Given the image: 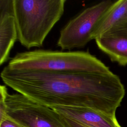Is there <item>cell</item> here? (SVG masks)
I'll return each mask as SVG.
<instances>
[{"label": "cell", "instance_id": "cell-5", "mask_svg": "<svg viewBox=\"0 0 127 127\" xmlns=\"http://www.w3.org/2000/svg\"><path fill=\"white\" fill-rule=\"evenodd\" d=\"M114 0L102 1L84 9L61 30L57 46L62 50L84 47L93 40V32L102 17Z\"/></svg>", "mask_w": 127, "mask_h": 127}, {"label": "cell", "instance_id": "cell-10", "mask_svg": "<svg viewBox=\"0 0 127 127\" xmlns=\"http://www.w3.org/2000/svg\"><path fill=\"white\" fill-rule=\"evenodd\" d=\"M8 93L5 85L0 86V122L6 117V107L5 99Z\"/></svg>", "mask_w": 127, "mask_h": 127}, {"label": "cell", "instance_id": "cell-13", "mask_svg": "<svg viewBox=\"0 0 127 127\" xmlns=\"http://www.w3.org/2000/svg\"><path fill=\"white\" fill-rule=\"evenodd\" d=\"M127 27V8L126 13H125L123 18H122V19L120 21V22L115 27H114L113 28H112L110 30L119 29L125 28Z\"/></svg>", "mask_w": 127, "mask_h": 127}, {"label": "cell", "instance_id": "cell-4", "mask_svg": "<svg viewBox=\"0 0 127 127\" xmlns=\"http://www.w3.org/2000/svg\"><path fill=\"white\" fill-rule=\"evenodd\" d=\"M6 117L22 127H65L62 116L51 108L20 93H8Z\"/></svg>", "mask_w": 127, "mask_h": 127}, {"label": "cell", "instance_id": "cell-3", "mask_svg": "<svg viewBox=\"0 0 127 127\" xmlns=\"http://www.w3.org/2000/svg\"><path fill=\"white\" fill-rule=\"evenodd\" d=\"M6 66L19 70L91 72L110 70L101 61L87 51L63 52L43 49L18 53Z\"/></svg>", "mask_w": 127, "mask_h": 127}, {"label": "cell", "instance_id": "cell-2", "mask_svg": "<svg viewBox=\"0 0 127 127\" xmlns=\"http://www.w3.org/2000/svg\"><path fill=\"white\" fill-rule=\"evenodd\" d=\"M66 0H12L18 40L26 48L40 47L64 14Z\"/></svg>", "mask_w": 127, "mask_h": 127}, {"label": "cell", "instance_id": "cell-14", "mask_svg": "<svg viewBox=\"0 0 127 127\" xmlns=\"http://www.w3.org/2000/svg\"><path fill=\"white\" fill-rule=\"evenodd\" d=\"M107 32L115 33V34H119V35H121L127 37V27L125 28L119 29L110 30Z\"/></svg>", "mask_w": 127, "mask_h": 127}, {"label": "cell", "instance_id": "cell-9", "mask_svg": "<svg viewBox=\"0 0 127 127\" xmlns=\"http://www.w3.org/2000/svg\"><path fill=\"white\" fill-rule=\"evenodd\" d=\"M127 8V0H114L99 21L92 35L93 40L115 27L123 18Z\"/></svg>", "mask_w": 127, "mask_h": 127}, {"label": "cell", "instance_id": "cell-12", "mask_svg": "<svg viewBox=\"0 0 127 127\" xmlns=\"http://www.w3.org/2000/svg\"><path fill=\"white\" fill-rule=\"evenodd\" d=\"M0 127H22L7 117L0 122Z\"/></svg>", "mask_w": 127, "mask_h": 127}, {"label": "cell", "instance_id": "cell-1", "mask_svg": "<svg viewBox=\"0 0 127 127\" xmlns=\"http://www.w3.org/2000/svg\"><path fill=\"white\" fill-rule=\"evenodd\" d=\"M0 77L17 93L48 107H87L112 117L125 95L120 78L111 70H19L5 66Z\"/></svg>", "mask_w": 127, "mask_h": 127}, {"label": "cell", "instance_id": "cell-11", "mask_svg": "<svg viewBox=\"0 0 127 127\" xmlns=\"http://www.w3.org/2000/svg\"><path fill=\"white\" fill-rule=\"evenodd\" d=\"M61 116L62 122L65 127H87L63 116Z\"/></svg>", "mask_w": 127, "mask_h": 127}, {"label": "cell", "instance_id": "cell-8", "mask_svg": "<svg viewBox=\"0 0 127 127\" xmlns=\"http://www.w3.org/2000/svg\"><path fill=\"white\" fill-rule=\"evenodd\" d=\"M98 48L112 61L127 65V37L107 32L95 39Z\"/></svg>", "mask_w": 127, "mask_h": 127}, {"label": "cell", "instance_id": "cell-6", "mask_svg": "<svg viewBox=\"0 0 127 127\" xmlns=\"http://www.w3.org/2000/svg\"><path fill=\"white\" fill-rule=\"evenodd\" d=\"M50 108L62 116L87 127H121L116 117L91 108L60 106Z\"/></svg>", "mask_w": 127, "mask_h": 127}, {"label": "cell", "instance_id": "cell-7", "mask_svg": "<svg viewBox=\"0 0 127 127\" xmlns=\"http://www.w3.org/2000/svg\"><path fill=\"white\" fill-rule=\"evenodd\" d=\"M17 30L12 10V0H0V64L7 62L15 41Z\"/></svg>", "mask_w": 127, "mask_h": 127}]
</instances>
